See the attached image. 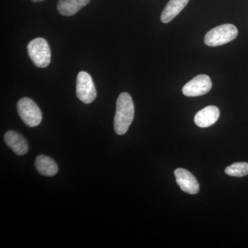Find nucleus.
<instances>
[{
    "mask_svg": "<svg viewBox=\"0 0 248 248\" xmlns=\"http://www.w3.org/2000/svg\"><path fill=\"white\" fill-rule=\"evenodd\" d=\"M77 97L84 104H91L97 97V91L92 78L86 72L81 71L77 78Z\"/></svg>",
    "mask_w": 248,
    "mask_h": 248,
    "instance_id": "nucleus-5",
    "label": "nucleus"
},
{
    "mask_svg": "<svg viewBox=\"0 0 248 248\" xmlns=\"http://www.w3.org/2000/svg\"><path fill=\"white\" fill-rule=\"evenodd\" d=\"M237 35L238 29L235 26L231 24H223L207 32L204 37V43L208 46H218L234 40Z\"/></svg>",
    "mask_w": 248,
    "mask_h": 248,
    "instance_id": "nucleus-2",
    "label": "nucleus"
},
{
    "mask_svg": "<svg viewBox=\"0 0 248 248\" xmlns=\"http://www.w3.org/2000/svg\"><path fill=\"white\" fill-rule=\"evenodd\" d=\"M17 112L26 125L36 127L42 121V113L40 108L30 98L24 97L19 100L17 105Z\"/></svg>",
    "mask_w": 248,
    "mask_h": 248,
    "instance_id": "nucleus-4",
    "label": "nucleus"
},
{
    "mask_svg": "<svg viewBox=\"0 0 248 248\" xmlns=\"http://www.w3.org/2000/svg\"><path fill=\"white\" fill-rule=\"evenodd\" d=\"M35 165L38 172L46 177H53L58 172V166L56 162L45 155H39L36 158Z\"/></svg>",
    "mask_w": 248,
    "mask_h": 248,
    "instance_id": "nucleus-11",
    "label": "nucleus"
},
{
    "mask_svg": "<svg viewBox=\"0 0 248 248\" xmlns=\"http://www.w3.org/2000/svg\"><path fill=\"white\" fill-rule=\"evenodd\" d=\"M213 87L210 77L206 75L196 76L183 87L182 92L186 97H195L207 94Z\"/></svg>",
    "mask_w": 248,
    "mask_h": 248,
    "instance_id": "nucleus-6",
    "label": "nucleus"
},
{
    "mask_svg": "<svg viewBox=\"0 0 248 248\" xmlns=\"http://www.w3.org/2000/svg\"><path fill=\"white\" fill-rule=\"evenodd\" d=\"M4 140L6 144L19 156L27 154L29 151L27 140L17 132L9 130L5 134Z\"/></svg>",
    "mask_w": 248,
    "mask_h": 248,
    "instance_id": "nucleus-9",
    "label": "nucleus"
},
{
    "mask_svg": "<svg viewBox=\"0 0 248 248\" xmlns=\"http://www.w3.org/2000/svg\"><path fill=\"white\" fill-rule=\"evenodd\" d=\"M33 2H40V1H44V0H31Z\"/></svg>",
    "mask_w": 248,
    "mask_h": 248,
    "instance_id": "nucleus-14",
    "label": "nucleus"
},
{
    "mask_svg": "<svg viewBox=\"0 0 248 248\" xmlns=\"http://www.w3.org/2000/svg\"><path fill=\"white\" fill-rule=\"evenodd\" d=\"M91 0H59L57 9L60 14L72 16L89 4Z\"/></svg>",
    "mask_w": 248,
    "mask_h": 248,
    "instance_id": "nucleus-12",
    "label": "nucleus"
},
{
    "mask_svg": "<svg viewBox=\"0 0 248 248\" xmlns=\"http://www.w3.org/2000/svg\"><path fill=\"white\" fill-rule=\"evenodd\" d=\"M176 182L184 192L196 195L200 191V184L192 173L187 170L177 169L174 170Z\"/></svg>",
    "mask_w": 248,
    "mask_h": 248,
    "instance_id": "nucleus-7",
    "label": "nucleus"
},
{
    "mask_svg": "<svg viewBox=\"0 0 248 248\" xmlns=\"http://www.w3.org/2000/svg\"><path fill=\"white\" fill-rule=\"evenodd\" d=\"M225 172L232 177H242L248 174V163L237 162L227 167Z\"/></svg>",
    "mask_w": 248,
    "mask_h": 248,
    "instance_id": "nucleus-13",
    "label": "nucleus"
},
{
    "mask_svg": "<svg viewBox=\"0 0 248 248\" xmlns=\"http://www.w3.org/2000/svg\"><path fill=\"white\" fill-rule=\"evenodd\" d=\"M220 110L215 106H208L196 114L195 123L200 128H208L217 122L219 118Z\"/></svg>",
    "mask_w": 248,
    "mask_h": 248,
    "instance_id": "nucleus-8",
    "label": "nucleus"
},
{
    "mask_svg": "<svg viewBox=\"0 0 248 248\" xmlns=\"http://www.w3.org/2000/svg\"><path fill=\"white\" fill-rule=\"evenodd\" d=\"M190 0H170L163 10L161 20L164 24L169 23L182 12Z\"/></svg>",
    "mask_w": 248,
    "mask_h": 248,
    "instance_id": "nucleus-10",
    "label": "nucleus"
},
{
    "mask_svg": "<svg viewBox=\"0 0 248 248\" xmlns=\"http://www.w3.org/2000/svg\"><path fill=\"white\" fill-rule=\"evenodd\" d=\"M28 54L34 64L38 68H46L50 64L51 53L47 41L44 38H36L27 46Z\"/></svg>",
    "mask_w": 248,
    "mask_h": 248,
    "instance_id": "nucleus-3",
    "label": "nucleus"
},
{
    "mask_svg": "<svg viewBox=\"0 0 248 248\" xmlns=\"http://www.w3.org/2000/svg\"><path fill=\"white\" fill-rule=\"evenodd\" d=\"M135 116V106L131 96L128 93L119 95L116 104V113L114 120L115 133L123 135L127 133Z\"/></svg>",
    "mask_w": 248,
    "mask_h": 248,
    "instance_id": "nucleus-1",
    "label": "nucleus"
}]
</instances>
